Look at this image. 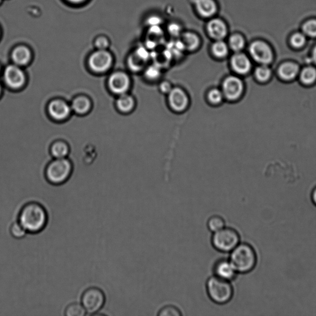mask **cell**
Returning <instances> with one entry per match:
<instances>
[{
  "mask_svg": "<svg viewBox=\"0 0 316 316\" xmlns=\"http://www.w3.org/2000/svg\"><path fill=\"white\" fill-rule=\"evenodd\" d=\"M70 163L63 158L57 159L50 164L46 171V177L49 182L58 185L66 182L71 172Z\"/></svg>",
  "mask_w": 316,
  "mask_h": 316,
  "instance_id": "obj_6",
  "label": "cell"
},
{
  "mask_svg": "<svg viewBox=\"0 0 316 316\" xmlns=\"http://www.w3.org/2000/svg\"><path fill=\"white\" fill-rule=\"evenodd\" d=\"M105 295L100 288L90 287L82 294L81 304L90 315L97 314L105 303Z\"/></svg>",
  "mask_w": 316,
  "mask_h": 316,
  "instance_id": "obj_5",
  "label": "cell"
},
{
  "mask_svg": "<svg viewBox=\"0 0 316 316\" xmlns=\"http://www.w3.org/2000/svg\"><path fill=\"white\" fill-rule=\"evenodd\" d=\"M271 72L270 69L263 65L255 71L256 78L261 82H265L270 78Z\"/></svg>",
  "mask_w": 316,
  "mask_h": 316,
  "instance_id": "obj_30",
  "label": "cell"
},
{
  "mask_svg": "<svg viewBox=\"0 0 316 316\" xmlns=\"http://www.w3.org/2000/svg\"><path fill=\"white\" fill-rule=\"evenodd\" d=\"M230 65L233 71L240 75H244L249 73L251 68V62L248 57L240 52H237L233 55L230 60Z\"/></svg>",
  "mask_w": 316,
  "mask_h": 316,
  "instance_id": "obj_14",
  "label": "cell"
},
{
  "mask_svg": "<svg viewBox=\"0 0 316 316\" xmlns=\"http://www.w3.org/2000/svg\"><path fill=\"white\" fill-rule=\"evenodd\" d=\"M0 1H1V0H0Z\"/></svg>",
  "mask_w": 316,
  "mask_h": 316,
  "instance_id": "obj_44",
  "label": "cell"
},
{
  "mask_svg": "<svg viewBox=\"0 0 316 316\" xmlns=\"http://www.w3.org/2000/svg\"><path fill=\"white\" fill-rule=\"evenodd\" d=\"M206 288L209 298L216 304H227L233 298V288L230 282L215 276L208 279Z\"/></svg>",
  "mask_w": 316,
  "mask_h": 316,
  "instance_id": "obj_3",
  "label": "cell"
},
{
  "mask_svg": "<svg viewBox=\"0 0 316 316\" xmlns=\"http://www.w3.org/2000/svg\"><path fill=\"white\" fill-rule=\"evenodd\" d=\"M89 101L85 98H78L74 101L73 108L76 112L79 114H84L90 108Z\"/></svg>",
  "mask_w": 316,
  "mask_h": 316,
  "instance_id": "obj_26",
  "label": "cell"
},
{
  "mask_svg": "<svg viewBox=\"0 0 316 316\" xmlns=\"http://www.w3.org/2000/svg\"><path fill=\"white\" fill-rule=\"evenodd\" d=\"M224 99L221 89L217 88L211 89L207 94V100L213 105H219L223 102Z\"/></svg>",
  "mask_w": 316,
  "mask_h": 316,
  "instance_id": "obj_23",
  "label": "cell"
},
{
  "mask_svg": "<svg viewBox=\"0 0 316 316\" xmlns=\"http://www.w3.org/2000/svg\"><path fill=\"white\" fill-rule=\"evenodd\" d=\"M213 272L214 276L229 282L238 274L230 260L225 259L219 260L214 264Z\"/></svg>",
  "mask_w": 316,
  "mask_h": 316,
  "instance_id": "obj_10",
  "label": "cell"
},
{
  "mask_svg": "<svg viewBox=\"0 0 316 316\" xmlns=\"http://www.w3.org/2000/svg\"><path fill=\"white\" fill-rule=\"evenodd\" d=\"M306 42V38L301 34H296L293 35L291 39V43L294 47L300 48L304 45Z\"/></svg>",
  "mask_w": 316,
  "mask_h": 316,
  "instance_id": "obj_35",
  "label": "cell"
},
{
  "mask_svg": "<svg viewBox=\"0 0 316 316\" xmlns=\"http://www.w3.org/2000/svg\"><path fill=\"white\" fill-rule=\"evenodd\" d=\"M303 31L309 36L316 37V21H310L305 24Z\"/></svg>",
  "mask_w": 316,
  "mask_h": 316,
  "instance_id": "obj_34",
  "label": "cell"
},
{
  "mask_svg": "<svg viewBox=\"0 0 316 316\" xmlns=\"http://www.w3.org/2000/svg\"><path fill=\"white\" fill-rule=\"evenodd\" d=\"M182 42L184 48L188 50H194L200 45L199 37L193 33H185L182 35Z\"/></svg>",
  "mask_w": 316,
  "mask_h": 316,
  "instance_id": "obj_21",
  "label": "cell"
},
{
  "mask_svg": "<svg viewBox=\"0 0 316 316\" xmlns=\"http://www.w3.org/2000/svg\"><path fill=\"white\" fill-rule=\"evenodd\" d=\"M158 315L159 316H180L182 314L176 306L167 305L159 310Z\"/></svg>",
  "mask_w": 316,
  "mask_h": 316,
  "instance_id": "obj_31",
  "label": "cell"
},
{
  "mask_svg": "<svg viewBox=\"0 0 316 316\" xmlns=\"http://www.w3.org/2000/svg\"><path fill=\"white\" fill-rule=\"evenodd\" d=\"M10 232L12 237L16 239H22L26 237L27 231L19 222H14L10 228Z\"/></svg>",
  "mask_w": 316,
  "mask_h": 316,
  "instance_id": "obj_27",
  "label": "cell"
},
{
  "mask_svg": "<svg viewBox=\"0 0 316 316\" xmlns=\"http://www.w3.org/2000/svg\"><path fill=\"white\" fill-rule=\"evenodd\" d=\"M5 79L10 87L18 89L24 84V75L23 71L18 67L10 66L5 70Z\"/></svg>",
  "mask_w": 316,
  "mask_h": 316,
  "instance_id": "obj_13",
  "label": "cell"
},
{
  "mask_svg": "<svg viewBox=\"0 0 316 316\" xmlns=\"http://www.w3.org/2000/svg\"><path fill=\"white\" fill-rule=\"evenodd\" d=\"M229 46L233 51L240 52L244 46L242 37L239 35H233L229 39Z\"/></svg>",
  "mask_w": 316,
  "mask_h": 316,
  "instance_id": "obj_29",
  "label": "cell"
},
{
  "mask_svg": "<svg viewBox=\"0 0 316 316\" xmlns=\"http://www.w3.org/2000/svg\"><path fill=\"white\" fill-rule=\"evenodd\" d=\"M240 243V237L237 230L232 228L224 227L213 233L211 243L217 251L230 252Z\"/></svg>",
  "mask_w": 316,
  "mask_h": 316,
  "instance_id": "obj_4",
  "label": "cell"
},
{
  "mask_svg": "<svg viewBox=\"0 0 316 316\" xmlns=\"http://www.w3.org/2000/svg\"><path fill=\"white\" fill-rule=\"evenodd\" d=\"M118 109L123 112H129L132 111L135 106V100L133 97L126 94L120 95L117 101Z\"/></svg>",
  "mask_w": 316,
  "mask_h": 316,
  "instance_id": "obj_20",
  "label": "cell"
},
{
  "mask_svg": "<svg viewBox=\"0 0 316 316\" xmlns=\"http://www.w3.org/2000/svg\"><path fill=\"white\" fill-rule=\"evenodd\" d=\"M207 227L211 232H218L225 227V220L220 216H211L207 222Z\"/></svg>",
  "mask_w": 316,
  "mask_h": 316,
  "instance_id": "obj_22",
  "label": "cell"
},
{
  "mask_svg": "<svg viewBox=\"0 0 316 316\" xmlns=\"http://www.w3.org/2000/svg\"><path fill=\"white\" fill-rule=\"evenodd\" d=\"M69 1H70V2H73V3H76V4H77V3L82 2L84 1V0H69Z\"/></svg>",
  "mask_w": 316,
  "mask_h": 316,
  "instance_id": "obj_42",
  "label": "cell"
},
{
  "mask_svg": "<svg viewBox=\"0 0 316 316\" xmlns=\"http://www.w3.org/2000/svg\"><path fill=\"white\" fill-rule=\"evenodd\" d=\"M197 10L203 17H211L216 13L217 6L214 0H196Z\"/></svg>",
  "mask_w": 316,
  "mask_h": 316,
  "instance_id": "obj_17",
  "label": "cell"
},
{
  "mask_svg": "<svg viewBox=\"0 0 316 316\" xmlns=\"http://www.w3.org/2000/svg\"><path fill=\"white\" fill-rule=\"evenodd\" d=\"M250 54L256 61L264 65L270 63L273 59V53L270 47L262 42H256L249 48Z\"/></svg>",
  "mask_w": 316,
  "mask_h": 316,
  "instance_id": "obj_9",
  "label": "cell"
},
{
  "mask_svg": "<svg viewBox=\"0 0 316 316\" xmlns=\"http://www.w3.org/2000/svg\"><path fill=\"white\" fill-rule=\"evenodd\" d=\"M48 216L45 207L40 203L32 202L26 203L21 208L18 222L27 233L32 234L42 232L47 225Z\"/></svg>",
  "mask_w": 316,
  "mask_h": 316,
  "instance_id": "obj_1",
  "label": "cell"
},
{
  "mask_svg": "<svg viewBox=\"0 0 316 316\" xmlns=\"http://www.w3.org/2000/svg\"><path fill=\"white\" fill-rule=\"evenodd\" d=\"M301 81L305 84H311L316 79V70L309 67L304 68L301 74Z\"/></svg>",
  "mask_w": 316,
  "mask_h": 316,
  "instance_id": "obj_28",
  "label": "cell"
},
{
  "mask_svg": "<svg viewBox=\"0 0 316 316\" xmlns=\"http://www.w3.org/2000/svg\"><path fill=\"white\" fill-rule=\"evenodd\" d=\"M112 57L108 52L100 49L92 54L89 63L90 67L95 72L102 73L111 65Z\"/></svg>",
  "mask_w": 316,
  "mask_h": 316,
  "instance_id": "obj_11",
  "label": "cell"
},
{
  "mask_svg": "<svg viewBox=\"0 0 316 316\" xmlns=\"http://www.w3.org/2000/svg\"><path fill=\"white\" fill-rule=\"evenodd\" d=\"M212 51L214 56L218 58H223L229 53V48L226 43L220 40L213 44Z\"/></svg>",
  "mask_w": 316,
  "mask_h": 316,
  "instance_id": "obj_25",
  "label": "cell"
},
{
  "mask_svg": "<svg viewBox=\"0 0 316 316\" xmlns=\"http://www.w3.org/2000/svg\"><path fill=\"white\" fill-rule=\"evenodd\" d=\"M172 88L171 84L166 81L161 82L159 86V89L160 90V92L163 93V94L166 95L168 94L170 90L172 89Z\"/></svg>",
  "mask_w": 316,
  "mask_h": 316,
  "instance_id": "obj_36",
  "label": "cell"
},
{
  "mask_svg": "<svg viewBox=\"0 0 316 316\" xmlns=\"http://www.w3.org/2000/svg\"><path fill=\"white\" fill-rule=\"evenodd\" d=\"M167 95L170 108L176 112H182L187 109L189 100L187 93L179 87L172 88Z\"/></svg>",
  "mask_w": 316,
  "mask_h": 316,
  "instance_id": "obj_8",
  "label": "cell"
},
{
  "mask_svg": "<svg viewBox=\"0 0 316 316\" xmlns=\"http://www.w3.org/2000/svg\"><path fill=\"white\" fill-rule=\"evenodd\" d=\"M30 57L31 53L29 49L24 46H20L13 51V59L17 65H26L29 62Z\"/></svg>",
  "mask_w": 316,
  "mask_h": 316,
  "instance_id": "obj_19",
  "label": "cell"
},
{
  "mask_svg": "<svg viewBox=\"0 0 316 316\" xmlns=\"http://www.w3.org/2000/svg\"><path fill=\"white\" fill-rule=\"evenodd\" d=\"M109 85L112 92L120 95L128 92L130 87L131 80L127 74L117 73L110 78Z\"/></svg>",
  "mask_w": 316,
  "mask_h": 316,
  "instance_id": "obj_12",
  "label": "cell"
},
{
  "mask_svg": "<svg viewBox=\"0 0 316 316\" xmlns=\"http://www.w3.org/2000/svg\"><path fill=\"white\" fill-rule=\"evenodd\" d=\"M313 59H314V62L316 63V47L314 49V51H313Z\"/></svg>",
  "mask_w": 316,
  "mask_h": 316,
  "instance_id": "obj_41",
  "label": "cell"
},
{
  "mask_svg": "<svg viewBox=\"0 0 316 316\" xmlns=\"http://www.w3.org/2000/svg\"><path fill=\"white\" fill-rule=\"evenodd\" d=\"M96 46L100 49H104L108 46V40L104 37L99 38L96 42Z\"/></svg>",
  "mask_w": 316,
  "mask_h": 316,
  "instance_id": "obj_38",
  "label": "cell"
},
{
  "mask_svg": "<svg viewBox=\"0 0 316 316\" xmlns=\"http://www.w3.org/2000/svg\"><path fill=\"white\" fill-rule=\"evenodd\" d=\"M208 31L210 36L214 39L220 40L226 36V25L219 19H213L208 24Z\"/></svg>",
  "mask_w": 316,
  "mask_h": 316,
  "instance_id": "obj_15",
  "label": "cell"
},
{
  "mask_svg": "<svg viewBox=\"0 0 316 316\" xmlns=\"http://www.w3.org/2000/svg\"><path fill=\"white\" fill-rule=\"evenodd\" d=\"M299 71L298 66L294 63L287 62L280 67L279 74L280 78L283 79L292 80L297 75Z\"/></svg>",
  "mask_w": 316,
  "mask_h": 316,
  "instance_id": "obj_18",
  "label": "cell"
},
{
  "mask_svg": "<svg viewBox=\"0 0 316 316\" xmlns=\"http://www.w3.org/2000/svg\"><path fill=\"white\" fill-rule=\"evenodd\" d=\"M52 153L55 157L59 159L65 158L68 154L67 145L62 143H57L52 148Z\"/></svg>",
  "mask_w": 316,
  "mask_h": 316,
  "instance_id": "obj_32",
  "label": "cell"
},
{
  "mask_svg": "<svg viewBox=\"0 0 316 316\" xmlns=\"http://www.w3.org/2000/svg\"><path fill=\"white\" fill-rule=\"evenodd\" d=\"M87 312L82 304L71 303L65 309V315L67 316H85Z\"/></svg>",
  "mask_w": 316,
  "mask_h": 316,
  "instance_id": "obj_24",
  "label": "cell"
},
{
  "mask_svg": "<svg viewBox=\"0 0 316 316\" xmlns=\"http://www.w3.org/2000/svg\"><path fill=\"white\" fill-rule=\"evenodd\" d=\"M311 199L313 203L316 206V188L312 192Z\"/></svg>",
  "mask_w": 316,
  "mask_h": 316,
  "instance_id": "obj_40",
  "label": "cell"
},
{
  "mask_svg": "<svg viewBox=\"0 0 316 316\" xmlns=\"http://www.w3.org/2000/svg\"><path fill=\"white\" fill-rule=\"evenodd\" d=\"M168 31L170 34L174 36H178L180 34L181 29L179 26L176 24H170Z\"/></svg>",
  "mask_w": 316,
  "mask_h": 316,
  "instance_id": "obj_37",
  "label": "cell"
},
{
  "mask_svg": "<svg viewBox=\"0 0 316 316\" xmlns=\"http://www.w3.org/2000/svg\"><path fill=\"white\" fill-rule=\"evenodd\" d=\"M0 92H1V87H0Z\"/></svg>",
  "mask_w": 316,
  "mask_h": 316,
  "instance_id": "obj_43",
  "label": "cell"
},
{
  "mask_svg": "<svg viewBox=\"0 0 316 316\" xmlns=\"http://www.w3.org/2000/svg\"><path fill=\"white\" fill-rule=\"evenodd\" d=\"M49 112L51 116L56 119H62L70 114V108L68 104L62 101H54L49 104Z\"/></svg>",
  "mask_w": 316,
  "mask_h": 316,
  "instance_id": "obj_16",
  "label": "cell"
},
{
  "mask_svg": "<svg viewBox=\"0 0 316 316\" xmlns=\"http://www.w3.org/2000/svg\"><path fill=\"white\" fill-rule=\"evenodd\" d=\"M161 74L160 70L155 66H152L147 69L145 76V78L149 81H156L160 77Z\"/></svg>",
  "mask_w": 316,
  "mask_h": 316,
  "instance_id": "obj_33",
  "label": "cell"
},
{
  "mask_svg": "<svg viewBox=\"0 0 316 316\" xmlns=\"http://www.w3.org/2000/svg\"><path fill=\"white\" fill-rule=\"evenodd\" d=\"M243 89V82L237 76H227L222 82L221 90L224 98L228 101L237 100L242 95Z\"/></svg>",
  "mask_w": 316,
  "mask_h": 316,
  "instance_id": "obj_7",
  "label": "cell"
},
{
  "mask_svg": "<svg viewBox=\"0 0 316 316\" xmlns=\"http://www.w3.org/2000/svg\"><path fill=\"white\" fill-rule=\"evenodd\" d=\"M161 19L156 16H153L148 19V23L151 26H158L159 24L161 23Z\"/></svg>",
  "mask_w": 316,
  "mask_h": 316,
  "instance_id": "obj_39",
  "label": "cell"
},
{
  "mask_svg": "<svg viewBox=\"0 0 316 316\" xmlns=\"http://www.w3.org/2000/svg\"><path fill=\"white\" fill-rule=\"evenodd\" d=\"M229 260L237 273H248L257 265V252L250 244L240 243L230 252Z\"/></svg>",
  "mask_w": 316,
  "mask_h": 316,
  "instance_id": "obj_2",
  "label": "cell"
}]
</instances>
